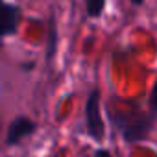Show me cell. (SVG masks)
I'll return each mask as SVG.
<instances>
[{
	"instance_id": "5b68a950",
	"label": "cell",
	"mask_w": 157,
	"mask_h": 157,
	"mask_svg": "<svg viewBox=\"0 0 157 157\" xmlns=\"http://www.w3.org/2000/svg\"><path fill=\"white\" fill-rule=\"evenodd\" d=\"M85 6H87V15L93 19H98L104 13L105 0H85Z\"/></svg>"
},
{
	"instance_id": "277c9868",
	"label": "cell",
	"mask_w": 157,
	"mask_h": 157,
	"mask_svg": "<svg viewBox=\"0 0 157 157\" xmlns=\"http://www.w3.org/2000/svg\"><path fill=\"white\" fill-rule=\"evenodd\" d=\"M21 22V10L15 4L4 2L2 6V19H0V28H2V37H10L17 32Z\"/></svg>"
},
{
	"instance_id": "52a82bcc",
	"label": "cell",
	"mask_w": 157,
	"mask_h": 157,
	"mask_svg": "<svg viewBox=\"0 0 157 157\" xmlns=\"http://www.w3.org/2000/svg\"><path fill=\"white\" fill-rule=\"evenodd\" d=\"M54 48H56V32H54V28L50 30V35H48V57H52L54 56Z\"/></svg>"
},
{
	"instance_id": "8992f818",
	"label": "cell",
	"mask_w": 157,
	"mask_h": 157,
	"mask_svg": "<svg viewBox=\"0 0 157 157\" xmlns=\"http://www.w3.org/2000/svg\"><path fill=\"white\" fill-rule=\"evenodd\" d=\"M150 107H151V113H157V80H155L151 93H150Z\"/></svg>"
},
{
	"instance_id": "3957f363",
	"label": "cell",
	"mask_w": 157,
	"mask_h": 157,
	"mask_svg": "<svg viewBox=\"0 0 157 157\" xmlns=\"http://www.w3.org/2000/svg\"><path fill=\"white\" fill-rule=\"evenodd\" d=\"M33 131H35V122H33L32 118H28V117H17V118L10 124V128H8L6 144H8V146H15V144H19L22 139L33 135Z\"/></svg>"
},
{
	"instance_id": "ba28073f",
	"label": "cell",
	"mask_w": 157,
	"mask_h": 157,
	"mask_svg": "<svg viewBox=\"0 0 157 157\" xmlns=\"http://www.w3.org/2000/svg\"><path fill=\"white\" fill-rule=\"evenodd\" d=\"M94 157H111V153H109L105 148H100V150L94 151Z\"/></svg>"
},
{
	"instance_id": "7a4b0ae2",
	"label": "cell",
	"mask_w": 157,
	"mask_h": 157,
	"mask_svg": "<svg viewBox=\"0 0 157 157\" xmlns=\"http://www.w3.org/2000/svg\"><path fill=\"white\" fill-rule=\"evenodd\" d=\"M85 128H87V135L98 142L105 135V128H104V120L100 113V93L96 89L89 93L87 102H85Z\"/></svg>"
},
{
	"instance_id": "9c48e42d",
	"label": "cell",
	"mask_w": 157,
	"mask_h": 157,
	"mask_svg": "<svg viewBox=\"0 0 157 157\" xmlns=\"http://www.w3.org/2000/svg\"><path fill=\"white\" fill-rule=\"evenodd\" d=\"M142 2H144V0H131V4H133V6H140Z\"/></svg>"
},
{
	"instance_id": "6da1fadb",
	"label": "cell",
	"mask_w": 157,
	"mask_h": 157,
	"mask_svg": "<svg viewBox=\"0 0 157 157\" xmlns=\"http://www.w3.org/2000/svg\"><path fill=\"white\" fill-rule=\"evenodd\" d=\"M109 120L122 135L126 142L144 140L153 126V115L135 109V111H109Z\"/></svg>"
}]
</instances>
